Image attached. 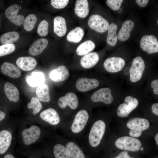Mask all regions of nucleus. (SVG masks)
<instances>
[{
    "instance_id": "nucleus-5",
    "label": "nucleus",
    "mask_w": 158,
    "mask_h": 158,
    "mask_svg": "<svg viewBox=\"0 0 158 158\" xmlns=\"http://www.w3.org/2000/svg\"><path fill=\"white\" fill-rule=\"evenodd\" d=\"M39 117V120L33 122L46 128H61L65 121L55 109L51 108L42 111Z\"/></svg>"
},
{
    "instance_id": "nucleus-22",
    "label": "nucleus",
    "mask_w": 158,
    "mask_h": 158,
    "mask_svg": "<svg viewBox=\"0 0 158 158\" xmlns=\"http://www.w3.org/2000/svg\"><path fill=\"white\" fill-rule=\"evenodd\" d=\"M1 72L4 75L13 78H18L21 75L19 69L15 65L5 62L2 64L0 67Z\"/></svg>"
},
{
    "instance_id": "nucleus-4",
    "label": "nucleus",
    "mask_w": 158,
    "mask_h": 158,
    "mask_svg": "<svg viewBox=\"0 0 158 158\" xmlns=\"http://www.w3.org/2000/svg\"><path fill=\"white\" fill-rule=\"evenodd\" d=\"M106 128V123L103 120L99 119L95 121L90 125L81 138L82 145L92 148L98 147L104 137Z\"/></svg>"
},
{
    "instance_id": "nucleus-29",
    "label": "nucleus",
    "mask_w": 158,
    "mask_h": 158,
    "mask_svg": "<svg viewBox=\"0 0 158 158\" xmlns=\"http://www.w3.org/2000/svg\"><path fill=\"white\" fill-rule=\"evenodd\" d=\"M118 26L116 24L113 23H111L108 27L107 42L111 47L114 46L117 42L118 35L117 33Z\"/></svg>"
},
{
    "instance_id": "nucleus-33",
    "label": "nucleus",
    "mask_w": 158,
    "mask_h": 158,
    "mask_svg": "<svg viewBox=\"0 0 158 158\" xmlns=\"http://www.w3.org/2000/svg\"><path fill=\"white\" fill-rule=\"evenodd\" d=\"M19 34L15 31L10 32L3 34L1 37V42L4 44H11L18 40Z\"/></svg>"
},
{
    "instance_id": "nucleus-14",
    "label": "nucleus",
    "mask_w": 158,
    "mask_h": 158,
    "mask_svg": "<svg viewBox=\"0 0 158 158\" xmlns=\"http://www.w3.org/2000/svg\"><path fill=\"white\" fill-rule=\"evenodd\" d=\"M92 101L95 102H102L109 104L112 103L113 97L111 90L109 87L100 88L93 93L91 96Z\"/></svg>"
},
{
    "instance_id": "nucleus-47",
    "label": "nucleus",
    "mask_w": 158,
    "mask_h": 158,
    "mask_svg": "<svg viewBox=\"0 0 158 158\" xmlns=\"http://www.w3.org/2000/svg\"><path fill=\"white\" fill-rule=\"evenodd\" d=\"M3 158H17V157L14 154L13 149H12L5 154Z\"/></svg>"
},
{
    "instance_id": "nucleus-30",
    "label": "nucleus",
    "mask_w": 158,
    "mask_h": 158,
    "mask_svg": "<svg viewBox=\"0 0 158 158\" xmlns=\"http://www.w3.org/2000/svg\"><path fill=\"white\" fill-rule=\"evenodd\" d=\"M37 98L42 102H48L50 100L49 90L48 85L43 83L38 86L36 91Z\"/></svg>"
},
{
    "instance_id": "nucleus-40",
    "label": "nucleus",
    "mask_w": 158,
    "mask_h": 158,
    "mask_svg": "<svg viewBox=\"0 0 158 158\" xmlns=\"http://www.w3.org/2000/svg\"><path fill=\"white\" fill-rule=\"evenodd\" d=\"M42 154L40 150L32 148L26 157V158H42Z\"/></svg>"
},
{
    "instance_id": "nucleus-45",
    "label": "nucleus",
    "mask_w": 158,
    "mask_h": 158,
    "mask_svg": "<svg viewBox=\"0 0 158 158\" xmlns=\"http://www.w3.org/2000/svg\"><path fill=\"white\" fill-rule=\"evenodd\" d=\"M151 110L152 113L157 116H158V103L153 104L151 107Z\"/></svg>"
},
{
    "instance_id": "nucleus-41",
    "label": "nucleus",
    "mask_w": 158,
    "mask_h": 158,
    "mask_svg": "<svg viewBox=\"0 0 158 158\" xmlns=\"http://www.w3.org/2000/svg\"><path fill=\"white\" fill-rule=\"evenodd\" d=\"M151 87L153 89L154 93L156 95H158V79L153 80L151 83Z\"/></svg>"
},
{
    "instance_id": "nucleus-35",
    "label": "nucleus",
    "mask_w": 158,
    "mask_h": 158,
    "mask_svg": "<svg viewBox=\"0 0 158 158\" xmlns=\"http://www.w3.org/2000/svg\"><path fill=\"white\" fill-rule=\"evenodd\" d=\"M37 21V18L35 15L32 14L29 15L23 22L24 29L28 32L31 31L33 29Z\"/></svg>"
},
{
    "instance_id": "nucleus-37",
    "label": "nucleus",
    "mask_w": 158,
    "mask_h": 158,
    "mask_svg": "<svg viewBox=\"0 0 158 158\" xmlns=\"http://www.w3.org/2000/svg\"><path fill=\"white\" fill-rule=\"evenodd\" d=\"M15 49V46L13 44H5L0 46V57L13 52Z\"/></svg>"
},
{
    "instance_id": "nucleus-23",
    "label": "nucleus",
    "mask_w": 158,
    "mask_h": 158,
    "mask_svg": "<svg viewBox=\"0 0 158 158\" xmlns=\"http://www.w3.org/2000/svg\"><path fill=\"white\" fill-rule=\"evenodd\" d=\"M48 41L46 38L38 39L33 42L29 48V54L32 56H36L41 54L47 47Z\"/></svg>"
},
{
    "instance_id": "nucleus-28",
    "label": "nucleus",
    "mask_w": 158,
    "mask_h": 158,
    "mask_svg": "<svg viewBox=\"0 0 158 158\" xmlns=\"http://www.w3.org/2000/svg\"><path fill=\"white\" fill-rule=\"evenodd\" d=\"M26 80L28 84L30 86L36 87L44 83L45 77L42 72H33L30 75L26 76Z\"/></svg>"
},
{
    "instance_id": "nucleus-1",
    "label": "nucleus",
    "mask_w": 158,
    "mask_h": 158,
    "mask_svg": "<svg viewBox=\"0 0 158 158\" xmlns=\"http://www.w3.org/2000/svg\"><path fill=\"white\" fill-rule=\"evenodd\" d=\"M17 138L20 152L26 157L32 149V146L43 140L50 133L46 128L30 121H19Z\"/></svg>"
},
{
    "instance_id": "nucleus-44",
    "label": "nucleus",
    "mask_w": 158,
    "mask_h": 158,
    "mask_svg": "<svg viewBox=\"0 0 158 158\" xmlns=\"http://www.w3.org/2000/svg\"><path fill=\"white\" fill-rule=\"evenodd\" d=\"M149 1L148 0H136L135 2L137 5L140 7L143 8L145 7Z\"/></svg>"
},
{
    "instance_id": "nucleus-21",
    "label": "nucleus",
    "mask_w": 158,
    "mask_h": 158,
    "mask_svg": "<svg viewBox=\"0 0 158 158\" xmlns=\"http://www.w3.org/2000/svg\"><path fill=\"white\" fill-rule=\"evenodd\" d=\"M17 66L22 70L29 71L34 69L37 65L36 60L30 56L20 57L16 61Z\"/></svg>"
},
{
    "instance_id": "nucleus-36",
    "label": "nucleus",
    "mask_w": 158,
    "mask_h": 158,
    "mask_svg": "<svg viewBox=\"0 0 158 158\" xmlns=\"http://www.w3.org/2000/svg\"><path fill=\"white\" fill-rule=\"evenodd\" d=\"M49 23L45 20H42L39 24L37 32L40 36L45 37L47 36L48 32Z\"/></svg>"
},
{
    "instance_id": "nucleus-42",
    "label": "nucleus",
    "mask_w": 158,
    "mask_h": 158,
    "mask_svg": "<svg viewBox=\"0 0 158 158\" xmlns=\"http://www.w3.org/2000/svg\"><path fill=\"white\" fill-rule=\"evenodd\" d=\"M142 132L135 130H130L129 132V135L131 137L138 138L142 134Z\"/></svg>"
},
{
    "instance_id": "nucleus-11",
    "label": "nucleus",
    "mask_w": 158,
    "mask_h": 158,
    "mask_svg": "<svg viewBox=\"0 0 158 158\" xmlns=\"http://www.w3.org/2000/svg\"><path fill=\"white\" fill-rule=\"evenodd\" d=\"M90 28L99 33L107 31L109 25V22L102 16L98 14H94L89 18L88 22Z\"/></svg>"
},
{
    "instance_id": "nucleus-17",
    "label": "nucleus",
    "mask_w": 158,
    "mask_h": 158,
    "mask_svg": "<svg viewBox=\"0 0 158 158\" xmlns=\"http://www.w3.org/2000/svg\"><path fill=\"white\" fill-rule=\"evenodd\" d=\"M19 9L17 4L11 5L5 11V15L8 19L14 24L20 26L23 23L24 17L22 15H17Z\"/></svg>"
},
{
    "instance_id": "nucleus-31",
    "label": "nucleus",
    "mask_w": 158,
    "mask_h": 158,
    "mask_svg": "<svg viewBox=\"0 0 158 158\" xmlns=\"http://www.w3.org/2000/svg\"><path fill=\"white\" fill-rule=\"evenodd\" d=\"M95 47V44L92 41L90 40H86L82 43L77 47L76 52L78 55H85L94 50Z\"/></svg>"
},
{
    "instance_id": "nucleus-20",
    "label": "nucleus",
    "mask_w": 158,
    "mask_h": 158,
    "mask_svg": "<svg viewBox=\"0 0 158 158\" xmlns=\"http://www.w3.org/2000/svg\"><path fill=\"white\" fill-rule=\"evenodd\" d=\"M134 25V23L132 20H129L124 21L117 35L118 39L121 42L127 40L130 37L131 32Z\"/></svg>"
},
{
    "instance_id": "nucleus-6",
    "label": "nucleus",
    "mask_w": 158,
    "mask_h": 158,
    "mask_svg": "<svg viewBox=\"0 0 158 158\" xmlns=\"http://www.w3.org/2000/svg\"><path fill=\"white\" fill-rule=\"evenodd\" d=\"M51 135L47 137V141L43 145L45 150H49L54 158H70L68 150L59 136Z\"/></svg>"
},
{
    "instance_id": "nucleus-27",
    "label": "nucleus",
    "mask_w": 158,
    "mask_h": 158,
    "mask_svg": "<svg viewBox=\"0 0 158 158\" xmlns=\"http://www.w3.org/2000/svg\"><path fill=\"white\" fill-rule=\"evenodd\" d=\"M74 11L79 17L85 18L89 13V3L87 0H77L75 3Z\"/></svg>"
},
{
    "instance_id": "nucleus-25",
    "label": "nucleus",
    "mask_w": 158,
    "mask_h": 158,
    "mask_svg": "<svg viewBox=\"0 0 158 158\" xmlns=\"http://www.w3.org/2000/svg\"><path fill=\"white\" fill-rule=\"evenodd\" d=\"M54 31L58 36H64L67 31V27L65 19L63 17L57 16L54 20Z\"/></svg>"
},
{
    "instance_id": "nucleus-3",
    "label": "nucleus",
    "mask_w": 158,
    "mask_h": 158,
    "mask_svg": "<svg viewBox=\"0 0 158 158\" xmlns=\"http://www.w3.org/2000/svg\"><path fill=\"white\" fill-rule=\"evenodd\" d=\"M18 123L16 121H8L0 125V158H3L7 152L13 149Z\"/></svg>"
},
{
    "instance_id": "nucleus-9",
    "label": "nucleus",
    "mask_w": 158,
    "mask_h": 158,
    "mask_svg": "<svg viewBox=\"0 0 158 158\" xmlns=\"http://www.w3.org/2000/svg\"><path fill=\"white\" fill-rule=\"evenodd\" d=\"M124 103L121 104L118 107L116 114L121 118L126 117L138 106V99L131 96H127L124 100Z\"/></svg>"
},
{
    "instance_id": "nucleus-19",
    "label": "nucleus",
    "mask_w": 158,
    "mask_h": 158,
    "mask_svg": "<svg viewBox=\"0 0 158 158\" xmlns=\"http://www.w3.org/2000/svg\"><path fill=\"white\" fill-rule=\"evenodd\" d=\"M69 75V71L66 67L61 65L51 70L49 73V76L52 80L58 82L66 80Z\"/></svg>"
},
{
    "instance_id": "nucleus-13",
    "label": "nucleus",
    "mask_w": 158,
    "mask_h": 158,
    "mask_svg": "<svg viewBox=\"0 0 158 158\" xmlns=\"http://www.w3.org/2000/svg\"><path fill=\"white\" fill-rule=\"evenodd\" d=\"M126 64L125 60L119 56H112L104 61L103 66L105 70L111 73H115L121 71Z\"/></svg>"
},
{
    "instance_id": "nucleus-2",
    "label": "nucleus",
    "mask_w": 158,
    "mask_h": 158,
    "mask_svg": "<svg viewBox=\"0 0 158 158\" xmlns=\"http://www.w3.org/2000/svg\"><path fill=\"white\" fill-rule=\"evenodd\" d=\"M90 116L85 109H81L71 119L66 120L61 128L64 134L71 139H81L90 122Z\"/></svg>"
},
{
    "instance_id": "nucleus-34",
    "label": "nucleus",
    "mask_w": 158,
    "mask_h": 158,
    "mask_svg": "<svg viewBox=\"0 0 158 158\" xmlns=\"http://www.w3.org/2000/svg\"><path fill=\"white\" fill-rule=\"evenodd\" d=\"M28 109L32 110V113L34 116L39 114L42 109V104L38 99L36 97H32L27 105Z\"/></svg>"
},
{
    "instance_id": "nucleus-26",
    "label": "nucleus",
    "mask_w": 158,
    "mask_h": 158,
    "mask_svg": "<svg viewBox=\"0 0 158 158\" xmlns=\"http://www.w3.org/2000/svg\"><path fill=\"white\" fill-rule=\"evenodd\" d=\"M4 90L5 94L10 101L17 102L19 100V93L17 88L12 83H6Z\"/></svg>"
},
{
    "instance_id": "nucleus-39",
    "label": "nucleus",
    "mask_w": 158,
    "mask_h": 158,
    "mask_svg": "<svg viewBox=\"0 0 158 158\" xmlns=\"http://www.w3.org/2000/svg\"><path fill=\"white\" fill-rule=\"evenodd\" d=\"M68 0H52L51 4L54 8L57 9H62L68 4Z\"/></svg>"
},
{
    "instance_id": "nucleus-7",
    "label": "nucleus",
    "mask_w": 158,
    "mask_h": 158,
    "mask_svg": "<svg viewBox=\"0 0 158 158\" xmlns=\"http://www.w3.org/2000/svg\"><path fill=\"white\" fill-rule=\"evenodd\" d=\"M115 144L118 148L126 151H138L142 146L141 142L139 139L128 136L118 138L115 141Z\"/></svg>"
},
{
    "instance_id": "nucleus-32",
    "label": "nucleus",
    "mask_w": 158,
    "mask_h": 158,
    "mask_svg": "<svg viewBox=\"0 0 158 158\" xmlns=\"http://www.w3.org/2000/svg\"><path fill=\"white\" fill-rule=\"evenodd\" d=\"M84 34V31L82 28L77 27L69 32L67 36L66 39L70 42L78 43L82 40Z\"/></svg>"
},
{
    "instance_id": "nucleus-38",
    "label": "nucleus",
    "mask_w": 158,
    "mask_h": 158,
    "mask_svg": "<svg viewBox=\"0 0 158 158\" xmlns=\"http://www.w3.org/2000/svg\"><path fill=\"white\" fill-rule=\"evenodd\" d=\"M123 0H107L106 3L108 6L111 10L117 11L121 7Z\"/></svg>"
},
{
    "instance_id": "nucleus-46",
    "label": "nucleus",
    "mask_w": 158,
    "mask_h": 158,
    "mask_svg": "<svg viewBox=\"0 0 158 158\" xmlns=\"http://www.w3.org/2000/svg\"><path fill=\"white\" fill-rule=\"evenodd\" d=\"M129 157L127 151H123L121 152L117 156L114 158H127Z\"/></svg>"
},
{
    "instance_id": "nucleus-24",
    "label": "nucleus",
    "mask_w": 158,
    "mask_h": 158,
    "mask_svg": "<svg viewBox=\"0 0 158 158\" xmlns=\"http://www.w3.org/2000/svg\"><path fill=\"white\" fill-rule=\"evenodd\" d=\"M99 59L98 54L96 52H92L85 55L80 59V63L83 68H89L95 66Z\"/></svg>"
},
{
    "instance_id": "nucleus-49",
    "label": "nucleus",
    "mask_w": 158,
    "mask_h": 158,
    "mask_svg": "<svg viewBox=\"0 0 158 158\" xmlns=\"http://www.w3.org/2000/svg\"><path fill=\"white\" fill-rule=\"evenodd\" d=\"M127 158H134L133 157H128Z\"/></svg>"
},
{
    "instance_id": "nucleus-15",
    "label": "nucleus",
    "mask_w": 158,
    "mask_h": 158,
    "mask_svg": "<svg viewBox=\"0 0 158 158\" xmlns=\"http://www.w3.org/2000/svg\"><path fill=\"white\" fill-rule=\"evenodd\" d=\"M58 105L60 109H62L68 107L71 110L76 109L79 105L78 97L73 92L68 93L65 96L61 97L59 99Z\"/></svg>"
},
{
    "instance_id": "nucleus-16",
    "label": "nucleus",
    "mask_w": 158,
    "mask_h": 158,
    "mask_svg": "<svg viewBox=\"0 0 158 158\" xmlns=\"http://www.w3.org/2000/svg\"><path fill=\"white\" fill-rule=\"evenodd\" d=\"M99 84V81L95 79L81 78L77 80L75 85L79 91L85 92L97 87Z\"/></svg>"
},
{
    "instance_id": "nucleus-48",
    "label": "nucleus",
    "mask_w": 158,
    "mask_h": 158,
    "mask_svg": "<svg viewBox=\"0 0 158 158\" xmlns=\"http://www.w3.org/2000/svg\"><path fill=\"white\" fill-rule=\"evenodd\" d=\"M154 139L156 144L158 145V133H157L154 137Z\"/></svg>"
},
{
    "instance_id": "nucleus-10",
    "label": "nucleus",
    "mask_w": 158,
    "mask_h": 158,
    "mask_svg": "<svg viewBox=\"0 0 158 158\" xmlns=\"http://www.w3.org/2000/svg\"><path fill=\"white\" fill-rule=\"evenodd\" d=\"M142 50L149 54L158 52V41L157 38L152 35H146L142 36L140 42Z\"/></svg>"
},
{
    "instance_id": "nucleus-18",
    "label": "nucleus",
    "mask_w": 158,
    "mask_h": 158,
    "mask_svg": "<svg viewBox=\"0 0 158 158\" xmlns=\"http://www.w3.org/2000/svg\"><path fill=\"white\" fill-rule=\"evenodd\" d=\"M127 127L130 130L142 132L150 127L149 121L147 119L140 117H134L129 119L126 123Z\"/></svg>"
},
{
    "instance_id": "nucleus-50",
    "label": "nucleus",
    "mask_w": 158,
    "mask_h": 158,
    "mask_svg": "<svg viewBox=\"0 0 158 158\" xmlns=\"http://www.w3.org/2000/svg\"><path fill=\"white\" fill-rule=\"evenodd\" d=\"M157 24H158V20H157Z\"/></svg>"
},
{
    "instance_id": "nucleus-43",
    "label": "nucleus",
    "mask_w": 158,
    "mask_h": 158,
    "mask_svg": "<svg viewBox=\"0 0 158 158\" xmlns=\"http://www.w3.org/2000/svg\"><path fill=\"white\" fill-rule=\"evenodd\" d=\"M6 116L5 112L0 109V125L8 121H6Z\"/></svg>"
},
{
    "instance_id": "nucleus-12",
    "label": "nucleus",
    "mask_w": 158,
    "mask_h": 158,
    "mask_svg": "<svg viewBox=\"0 0 158 158\" xmlns=\"http://www.w3.org/2000/svg\"><path fill=\"white\" fill-rule=\"evenodd\" d=\"M59 138L68 150L70 158H86L81 148L75 140L59 136Z\"/></svg>"
},
{
    "instance_id": "nucleus-8",
    "label": "nucleus",
    "mask_w": 158,
    "mask_h": 158,
    "mask_svg": "<svg viewBox=\"0 0 158 158\" xmlns=\"http://www.w3.org/2000/svg\"><path fill=\"white\" fill-rule=\"evenodd\" d=\"M145 62L140 56L133 59L129 70V79L133 83L139 81L142 78L145 68Z\"/></svg>"
}]
</instances>
